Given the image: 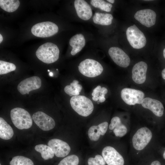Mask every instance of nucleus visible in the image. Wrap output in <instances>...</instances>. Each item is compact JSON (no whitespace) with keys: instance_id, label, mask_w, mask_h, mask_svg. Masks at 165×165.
Listing matches in <instances>:
<instances>
[{"instance_id":"44","label":"nucleus","mask_w":165,"mask_h":165,"mask_svg":"<svg viewBox=\"0 0 165 165\" xmlns=\"http://www.w3.org/2000/svg\"><path fill=\"white\" fill-rule=\"evenodd\" d=\"M107 1L111 3H113L115 2V1L114 0H107Z\"/></svg>"},{"instance_id":"50","label":"nucleus","mask_w":165,"mask_h":165,"mask_svg":"<svg viewBox=\"0 0 165 165\" xmlns=\"http://www.w3.org/2000/svg\"><path fill=\"white\" fill-rule=\"evenodd\" d=\"M57 70H58V69H57Z\"/></svg>"},{"instance_id":"16","label":"nucleus","mask_w":165,"mask_h":165,"mask_svg":"<svg viewBox=\"0 0 165 165\" xmlns=\"http://www.w3.org/2000/svg\"><path fill=\"white\" fill-rule=\"evenodd\" d=\"M147 67V64L142 61L137 63L134 65L132 71V77L134 82L141 84L145 82Z\"/></svg>"},{"instance_id":"47","label":"nucleus","mask_w":165,"mask_h":165,"mask_svg":"<svg viewBox=\"0 0 165 165\" xmlns=\"http://www.w3.org/2000/svg\"><path fill=\"white\" fill-rule=\"evenodd\" d=\"M97 101V104H99L100 102V101Z\"/></svg>"},{"instance_id":"4","label":"nucleus","mask_w":165,"mask_h":165,"mask_svg":"<svg viewBox=\"0 0 165 165\" xmlns=\"http://www.w3.org/2000/svg\"><path fill=\"white\" fill-rule=\"evenodd\" d=\"M78 69L82 75L88 77L97 76L101 74L103 70L100 63L90 59H87L81 62Z\"/></svg>"},{"instance_id":"6","label":"nucleus","mask_w":165,"mask_h":165,"mask_svg":"<svg viewBox=\"0 0 165 165\" xmlns=\"http://www.w3.org/2000/svg\"><path fill=\"white\" fill-rule=\"evenodd\" d=\"M31 32L35 36L41 38L51 36L58 32V28L55 23L50 21L39 23L33 25Z\"/></svg>"},{"instance_id":"27","label":"nucleus","mask_w":165,"mask_h":165,"mask_svg":"<svg viewBox=\"0 0 165 165\" xmlns=\"http://www.w3.org/2000/svg\"><path fill=\"white\" fill-rule=\"evenodd\" d=\"M88 135L91 141H97L99 139L100 134L97 126H93L90 128L88 131Z\"/></svg>"},{"instance_id":"40","label":"nucleus","mask_w":165,"mask_h":165,"mask_svg":"<svg viewBox=\"0 0 165 165\" xmlns=\"http://www.w3.org/2000/svg\"><path fill=\"white\" fill-rule=\"evenodd\" d=\"M99 97L96 96H94L92 97V100L94 101H97L99 100Z\"/></svg>"},{"instance_id":"11","label":"nucleus","mask_w":165,"mask_h":165,"mask_svg":"<svg viewBox=\"0 0 165 165\" xmlns=\"http://www.w3.org/2000/svg\"><path fill=\"white\" fill-rule=\"evenodd\" d=\"M41 86V80L38 77L33 76L21 81L17 86V90L22 94H28L30 91L38 89Z\"/></svg>"},{"instance_id":"46","label":"nucleus","mask_w":165,"mask_h":165,"mask_svg":"<svg viewBox=\"0 0 165 165\" xmlns=\"http://www.w3.org/2000/svg\"><path fill=\"white\" fill-rule=\"evenodd\" d=\"M163 156L164 159L165 160V151H164L163 154Z\"/></svg>"},{"instance_id":"23","label":"nucleus","mask_w":165,"mask_h":165,"mask_svg":"<svg viewBox=\"0 0 165 165\" xmlns=\"http://www.w3.org/2000/svg\"><path fill=\"white\" fill-rule=\"evenodd\" d=\"M9 165H35L31 159L26 157L17 156L12 158L9 163Z\"/></svg>"},{"instance_id":"48","label":"nucleus","mask_w":165,"mask_h":165,"mask_svg":"<svg viewBox=\"0 0 165 165\" xmlns=\"http://www.w3.org/2000/svg\"><path fill=\"white\" fill-rule=\"evenodd\" d=\"M47 71H48V72H50V70H49V69H48V70Z\"/></svg>"},{"instance_id":"3","label":"nucleus","mask_w":165,"mask_h":165,"mask_svg":"<svg viewBox=\"0 0 165 165\" xmlns=\"http://www.w3.org/2000/svg\"><path fill=\"white\" fill-rule=\"evenodd\" d=\"M72 108L79 115L84 117L90 115L94 108V105L88 97L82 95L74 96L70 100Z\"/></svg>"},{"instance_id":"35","label":"nucleus","mask_w":165,"mask_h":165,"mask_svg":"<svg viewBox=\"0 0 165 165\" xmlns=\"http://www.w3.org/2000/svg\"><path fill=\"white\" fill-rule=\"evenodd\" d=\"M88 165H100L95 160L94 158L90 157L88 160Z\"/></svg>"},{"instance_id":"24","label":"nucleus","mask_w":165,"mask_h":165,"mask_svg":"<svg viewBox=\"0 0 165 165\" xmlns=\"http://www.w3.org/2000/svg\"><path fill=\"white\" fill-rule=\"evenodd\" d=\"M90 3L94 7L107 12L111 11L112 6L111 4L102 0H91Z\"/></svg>"},{"instance_id":"5","label":"nucleus","mask_w":165,"mask_h":165,"mask_svg":"<svg viewBox=\"0 0 165 165\" xmlns=\"http://www.w3.org/2000/svg\"><path fill=\"white\" fill-rule=\"evenodd\" d=\"M126 35L130 44L134 48L141 49L146 44V39L145 35L135 24L127 28Z\"/></svg>"},{"instance_id":"9","label":"nucleus","mask_w":165,"mask_h":165,"mask_svg":"<svg viewBox=\"0 0 165 165\" xmlns=\"http://www.w3.org/2000/svg\"><path fill=\"white\" fill-rule=\"evenodd\" d=\"M32 119L37 125L44 131L50 130L55 125L53 119L41 111L35 113L32 115Z\"/></svg>"},{"instance_id":"34","label":"nucleus","mask_w":165,"mask_h":165,"mask_svg":"<svg viewBox=\"0 0 165 165\" xmlns=\"http://www.w3.org/2000/svg\"><path fill=\"white\" fill-rule=\"evenodd\" d=\"M70 85L72 87L74 90L75 89H77L79 92H80L82 88V86L78 84H75L72 82L70 83Z\"/></svg>"},{"instance_id":"8","label":"nucleus","mask_w":165,"mask_h":165,"mask_svg":"<svg viewBox=\"0 0 165 165\" xmlns=\"http://www.w3.org/2000/svg\"><path fill=\"white\" fill-rule=\"evenodd\" d=\"M122 99L127 104L134 105L141 104L145 94L142 91L130 88H124L121 92Z\"/></svg>"},{"instance_id":"33","label":"nucleus","mask_w":165,"mask_h":165,"mask_svg":"<svg viewBox=\"0 0 165 165\" xmlns=\"http://www.w3.org/2000/svg\"><path fill=\"white\" fill-rule=\"evenodd\" d=\"M101 87L100 86H98L93 90L92 94V95L93 96H96L99 97L100 91Z\"/></svg>"},{"instance_id":"36","label":"nucleus","mask_w":165,"mask_h":165,"mask_svg":"<svg viewBox=\"0 0 165 165\" xmlns=\"http://www.w3.org/2000/svg\"><path fill=\"white\" fill-rule=\"evenodd\" d=\"M107 89L105 87H102L101 88L100 91V95L105 97V94L108 93Z\"/></svg>"},{"instance_id":"39","label":"nucleus","mask_w":165,"mask_h":165,"mask_svg":"<svg viewBox=\"0 0 165 165\" xmlns=\"http://www.w3.org/2000/svg\"><path fill=\"white\" fill-rule=\"evenodd\" d=\"M150 165H161V164L159 161L156 160L152 162Z\"/></svg>"},{"instance_id":"14","label":"nucleus","mask_w":165,"mask_h":165,"mask_svg":"<svg viewBox=\"0 0 165 165\" xmlns=\"http://www.w3.org/2000/svg\"><path fill=\"white\" fill-rule=\"evenodd\" d=\"M48 145L52 149L55 156L59 158L66 156L71 151V148L67 143L58 139L50 140L48 142Z\"/></svg>"},{"instance_id":"41","label":"nucleus","mask_w":165,"mask_h":165,"mask_svg":"<svg viewBox=\"0 0 165 165\" xmlns=\"http://www.w3.org/2000/svg\"><path fill=\"white\" fill-rule=\"evenodd\" d=\"M162 54L163 57L165 60V47L163 48V50Z\"/></svg>"},{"instance_id":"22","label":"nucleus","mask_w":165,"mask_h":165,"mask_svg":"<svg viewBox=\"0 0 165 165\" xmlns=\"http://www.w3.org/2000/svg\"><path fill=\"white\" fill-rule=\"evenodd\" d=\"M20 2L18 0H0V7L8 12H13L18 8Z\"/></svg>"},{"instance_id":"17","label":"nucleus","mask_w":165,"mask_h":165,"mask_svg":"<svg viewBox=\"0 0 165 165\" xmlns=\"http://www.w3.org/2000/svg\"><path fill=\"white\" fill-rule=\"evenodd\" d=\"M74 6L78 16L85 20H89L92 15V9L89 4L83 0H75Z\"/></svg>"},{"instance_id":"32","label":"nucleus","mask_w":165,"mask_h":165,"mask_svg":"<svg viewBox=\"0 0 165 165\" xmlns=\"http://www.w3.org/2000/svg\"><path fill=\"white\" fill-rule=\"evenodd\" d=\"M96 161L100 165H105L106 162L103 157L99 155H96L94 158Z\"/></svg>"},{"instance_id":"2","label":"nucleus","mask_w":165,"mask_h":165,"mask_svg":"<svg viewBox=\"0 0 165 165\" xmlns=\"http://www.w3.org/2000/svg\"><path fill=\"white\" fill-rule=\"evenodd\" d=\"M10 117L14 125L20 130L30 128L32 124V119L29 113L20 108H16L10 111Z\"/></svg>"},{"instance_id":"19","label":"nucleus","mask_w":165,"mask_h":165,"mask_svg":"<svg viewBox=\"0 0 165 165\" xmlns=\"http://www.w3.org/2000/svg\"><path fill=\"white\" fill-rule=\"evenodd\" d=\"M14 134L13 130L7 122L2 117L0 118V137L4 140L11 139Z\"/></svg>"},{"instance_id":"43","label":"nucleus","mask_w":165,"mask_h":165,"mask_svg":"<svg viewBox=\"0 0 165 165\" xmlns=\"http://www.w3.org/2000/svg\"><path fill=\"white\" fill-rule=\"evenodd\" d=\"M3 39V38L2 36V35H1V34H0V43H1L2 42V41Z\"/></svg>"},{"instance_id":"31","label":"nucleus","mask_w":165,"mask_h":165,"mask_svg":"<svg viewBox=\"0 0 165 165\" xmlns=\"http://www.w3.org/2000/svg\"><path fill=\"white\" fill-rule=\"evenodd\" d=\"M64 91L70 96H77L75 90L70 85H67L65 87Z\"/></svg>"},{"instance_id":"26","label":"nucleus","mask_w":165,"mask_h":165,"mask_svg":"<svg viewBox=\"0 0 165 165\" xmlns=\"http://www.w3.org/2000/svg\"><path fill=\"white\" fill-rule=\"evenodd\" d=\"M79 158L75 155L67 156L62 160L57 165H78Z\"/></svg>"},{"instance_id":"13","label":"nucleus","mask_w":165,"mask_h":165,"mask_svg":"<svg viewBox=\"0 0 165 165\" xmlns=\"http://www.w3.org/2000/svg\"><path fill=\"white\" fill-rule=\"evenodd\" d=\"M134 17L141 24L149 28L155 24L156 14L152 10L145 9L137 12L134 15Z\"/></svg>"},{"instance_id":"10","label":"nucleus","mask_w":165,"mask_h":165,"mask_svg":"<svg viewBox=\"0 0 165 165\" xmlns=\"http://www.w3.org/2000/svg\"><path fill=\"white\" fill-rule=\"evenodd\" d=\"M102 155L108 165H124V161L123 156L115 148L107 146L102 150Z\"/></svg>"},{"instance_id":"7","label":"nucleus","mask_w":165,"mask_h":165,"mask_svg":"<svg viewBox=\"0 0 165 165\" xmlns=\"http://www.w3.org/2000/svg\"><path fill=\"white\" fill-rule=\"evenodd\" d=\"M152 137V133L147 127H143L139 129L132 139L134 148L137 150L143 149L150 142Z\"/></svg>"},{"instance_id":"28","label":"nucleus","mask_w":165,"mask_h":165,"mask_svg":"<svg viewBox=\"0 0 165 165\" xmlns=\"http://www.w3.org/2000/svg\"><path fill=\"white\" fill-rule=\"evenodd\" d=\"M113 132L116 136L122 137L127 134V129L124 125L121 123L114 128Z\"/></svg>"},{"instance_id":"20","label":"nucleus","mask_w":165,"mask_h":165,"mask_svg":"<svg viewBox=\"0 0 165 165\" xmlns=\"http://www.w3.org/2000/svg\"><path fill=\"white\" fill-rule=\"evenodd\" d=\"M113 17L111 14L96 13L93 18L94 23L96 24L103 25H110L112 22Z\"/></svg>"},{"instance_id":"18","label":"nucleus","mask_w":165,"mask_h":165,"mask_svg":"<svg viewBox=\"0 0 165 165\" xmlns=\"http://www.w3.org/2000/svg\"><path fill=\"white\" fill-rule=\"evenodd\" d=\"M69 43L72 47L71 54L72 55H75L84 47L85 45V39L83 35L78 34L71 38Z\"/></svg>"},{"instance_id":"1","label":"nucleus","mask_w":165,"mask_h":165,"mask_svg":"<svg viewBox=\"0 0 165 165\" xmlns=\"http://www.w3.org/2000/svg\"><path fill=\"white\" fill-rule=\"evenodd\" d=\"M60 51L55 44L46 42L40 46L36 52V55L44 63L51 64L57 61L59 58Z\"/></svg>"},{"instance_id":"45","label":"nucleus","mask_w":165,"mask_h":165,"mask_svg":"<svg viewBox=\"0 0 165 165\" xmlns=\"http://www.w3.org/2000/svg\"><path fill=\"white\" fill-rule=\"evenodd\" d=\"M49 75L51 77H53V73L51 72H49Z\"/></svg>"},{"instance_id":"49","label":"nucleus","mask_w":165,"mask_h":165,"mask_svg":"<svg viewBox=\"0 0 165 165\" xmlns=\"http://www.w3.org/2000/svg\"><path fill=\"white\" fill-rule=\"evenodd\" d=\"M145 1H152V0H145Z\"/></svg>"},{"instance_id":"38","label":"nucleus","mask_w":165,"mask_h":165,"mask_svg":"<svg viewBox=\"0 0 165 165\" xmlns=\"http://www.w3.org/2000/svg\"><path fill=\"white\" fill-rule=\"evenodd\" d=\"M161 75L162 78L165 80V68L162 70L161 72Z\"/></svg>"},{"instance_id":"42","label":"nucleus","mask_w":165,"mask_h":165,"mask_svg":"<svg viewBox=\"0 0 165 165\" xmlns=\"http://www.w3.org/2000/svg\"><path fill=\"white\" fill-rule=\"evenodd\" d=\"M72 82L75 84H78L79 81L77 80H74Z\"/></svg>"},{"instance_id":"12","label":"nucleus","mask_w":165,"mask_h":165,"mask_svg":"<svg viewBox=\"0 0 165 165\" xmlns=\"http://www.w3.org/2000/svg\"><path fill=\"white\" fill-rule=\"evenodd\" d=\"M108 53L113 61L119 66L126 68L129 65L130 60L129 57L119 48L111 47L109 49Z\"/></svg>"},{"instance_id":"37","label":"nucleus","mask_w":165,"mask_h":165,"mask_svg":"<svg viewBox=\"0 0 165 165\" xmlns=\"http://www.w3.org/2000/svg\"><path fill=\"white\" fill-rule=\"evenodd\" d=\"M105 100V97L100 95L99 97V101L100 102H104Z\"/></svg>"},{"instance_id":"25","label":"nucleus","mask_w":165,"mask_h":165,"mask_svg":"<svg viewBox=\"0 0 165 165\" xmlns=\"http://www.w3.org/2000/svg\"><path fill=\"white\" fill-rule=\"evenodd\" d=\"M16 69V66L13 64L0 61V75L7 74L14 71Z\"/></svg>"},{"instance_id":"30","label":"nucleus","mask_w":165,"mask_h":165,"mask_svg":"<svg viewBox=\"0 0 165 165\" xmlns=\"http://www.w3.org/2000/svg\"><path fill=\"white\" fill-rule=\"evenodd\" d=\"M121 123V122L120 118L117 116L114 117L111 120L109 128L110 130L114 129L117 125Z\"/></svg>"},{"instance_id":"29","label":"nucleus","mask_w":165,"mask_h":165,"mask_svg":"<svg viewBox=\"0 0 165 165\" xmlns=\"http://www.w3.org/2000/svg\"><path fill=\"white\" fill-rule=\"evenodd\" d=\"M100 135H104L107 130L108 123L107 122H103L97 126Z\"/></svg>"},{"instance_id":"15","label":"nucleus","mask_w":165,"mask_h":165,"mask_svg":"<svg viewBox=\"0 0 165 165\" xmlns=\"http://www.w3.org/2000/svg\"><path fill=\"white\" fill-rule=\"evenodd\" d=\"M141 104L143 108L150 110L157 117H161L163 115V105L160 101L157 99L145 97L143 100Z\"/></svg>"},{"instance_id":"21","label":"nucleus","mask_w":165,"mask_h":165,"mask_svg":"<svg viewBox=\"0 0 165 165\" xmlns=\"http://www.w3.org/2000/svg\"><path fill=\"white\" fill-rule=\"evenodd\" d=\"M35 150L39 152L42 158L45 160H48L53 158L54 153L50 147L46 145L40 144L36 145Z\"/></svg>"}]
</instances>
